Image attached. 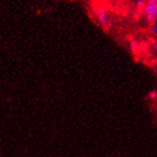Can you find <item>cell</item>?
<instances>
[{
    "mask_svg": "<svg viewBox=\"0 0 157 157\" xmlns=\"http://www.w3.org/2000/svg\"><path fill=\"white\" fill-rule=\"evenodd\" d=\"M141 13L145 20L149 24H153L157 20V2L146 0L144 6L141 8Z\"/></svg>",
    "mask_w": 157,
    "mask_h": 157,
    "instance_id": "6da1fadb",
    "label": "cell"
},
{
    "mask_svg": "<svg viewBox=\"0 0 157 157\" xmlns=\"http://www.w3.org/2000/svg\"><path fill=\"white\" fill-rule=\"evenodd\" d=\"M94 16L95 19L98 20V23L101 25L102 27H107L110 26V17H109L108 11L103 8V7H97L94 9Z\"/></svg>",
    "mask_w": 157,
    "mask_h": 157,
    "instance_id": "7a4b0ae2",
    "label": "cell"
},
{
    "mask_svg": "<svg viewBox=\"0 0 157 157\" xmlns=\"http://www.w3.org/2000/svg\"><path fill=\"white\" fill-rule=\"evenodd\" d=\"M147 98L151 99V100H155L157 98V91L156 90H151L147 93Z\"/></svg>",
    "mask_w": 157,
    "mask_h": 157,
    "instance_id": "3957f363",
    "label": "cell"
},
{
    "mask_svg": "<svg viewBox=\"0 0 157 157\" xmlns=\"http://www.w3.org/2000/svg\"><path fill=\"white\" fill-rule=\"evenodd\" d=\"M151 34H153V35H154V36L157 38V20H156V21H154L153 24H151Z\"/></svg>",
    "mask_w": 157,
    "mask_h": 157,
    "instance_id": "277c9868",
    "label": "cell"
},
{
    "mask_svg": "<svg viewBox=\"0 0 157 157\" xmlns=\"http://www.w3.org/2000/svg\"><path fill=\"white\" fill-rule=\"evenodd\" d=\"M145 1H146V0H137V6L139 7V8H143Z\"/></svg>",
    "mask_w": 157,
    "mask_h": 157,
    "instance_id": "5b68a950",
    "label": "cell"
},
{
    "mask_svg": "<svg viewBox=\"0 0 157 157\" xmlns=\"http://www.w3.org/2000/svg\"><path fill=\"white\" fill-rule=\"evenodd\" d=\"M131 48L134 49V51L137 48V43H136V42H131Z\"/></svg>",
    "mask_w": 157,
    "mask_h": 157,
    "instance_id": "8992f818",
    "label": "cell"
},
{
    "mask_svg": "<svg viewBox=\"0 0 157 157\" xmlns=\"http://www.w3.org/2000/svg\"><path fill=\"white\" fill-rule=\"evenodd\" d=\"M151 1H155V2H157V0H151Z\"/></svg>",
    "mask_w": 157,
    "mask_h": 157,
    "instance_id": "52a82bcc",
    "label": "cell"
}]
</instances>
